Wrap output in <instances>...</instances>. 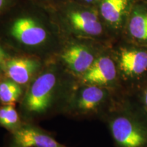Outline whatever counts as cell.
Returning a JSON list of instances; mask_svg holds the SVG:
<instances>
[{
  "label": "cell",
  "instance_id": "cell-1",
  "mask_svg": "<svg viewBox=\"0 0 147 147\" xmlns=\"http://www.w3.org/2000/svg\"><path fill=\"white\" fill-rule=\"evenodd\" d=\"M3 34L19 51L40 55L61 44V30L50 9L34 0H19L6 13Z\"/></svg>",
  "mask_w": 147,
  "mask_h": 147
},
{
  "label": "cell",
  "instance_id": "cell-2",
  "mask_svg": "<svg viewBox=\"0 0 147 147\" xmlns=\"http://www.w3.org/2000/svg\"><path fill=\"white\" fill-rule=\"evenodd\" d=\"M47 7L62 32L74 37H97L103 33L100 14L93 7L72 0H65Z\"/></svg>",
  "mask_w": 147,
  "mask_h": 147
},
{
  "label": "cell",
  "instance_id": "cell-3",
  "mask_svg": "<svg viewBox=\"0 0 147 147\" xmlns=\"http://www.w3.org/2000/svg\"><path fill=\"white\" fill-rule=\"evenodd\" d=\"M59 78L53 68L39 74L27 90L24 97L23 106L32 114L45 113L51 106L58 87Z\"/></svg>",
  "mask_w": 147,
  "mask_h": 147
},
{
  "label": "cell",
  "instance_id": "cell-4",
  "mask_svg": "<svg viewBox=\"0 0 147 147\" xmlns=\"http://www.w3.org/2000/svg\"><path fill=\"white\" fill-rule=\"evenodd\" d=\"M110 130L118 147H147V131L127 117L112 121Z\"/></svg>",
  "mask_w": 147,
  "mask_h": 147
},
{
  "label": "cell",
  "instance_id": "cell-5",
  "mask_svg": "<svg viewBox=\"0 0 147 147\" xmlns=\"http://www.w3.org/2000/svg\"><path fill=\"white\" fill-rule=\"evenodd\" d=\"M60 59L71 71L82 76L96 58L91 48L82 42L74 40L67 42L63 47L60 52Z\"/></svg>",
  "mask_w": 147,
  "mask_h": 147
},
{
  "label": "cell",
  "instance_id": "cell-6",
  "mask_svg": "<svg viewBox=\"0 0 147 147\" xmlns=\"http://www.w3.org/2000/svg\"><path fill=\"white\" fill-rule=\"evenodd\" d=\"M41 66V61L37 57H11L5 63L2 73L5 78L20 85H25L34 78Z\"/></svg>",
  "mask_w": 147,
  "mask_h": 147
},
{
  "label": "cell",
  "instance_id": "cell-7",
  "mask_svg": "<svg viewBox=\"0 0 147 147\" xmlns=\"http://www.w3.org/2000/svg\"><path fill=\"white\" fill-rule=\"evenodd\" d=\"M11 147H68L41 129L32 125L20 127L12 132Z\"/></svg>",
  "mask_w": 147,
  "mask_h": 147
},
{
  "label": "cell",
  "instance_id": "cell-8",
  "mask_svg": "<svg viewBox=\"0 0 147 147\" xmlns=\"http://www.w3.org/2000/svg\"><path fill=\"white\" fill-rule=\"evenodd\" d=\"M117 77V69L112 59L101 56L95 59L89 69L81 76L83 83L103 86L113 82Z\"/></svg>",
  "mask_w": 147,
  "mask_h": 147
},
{
  "label": "cell",
  "instance_id": "cell-9",
  "mask_svg": "<svg viewBox=\"0 0 147 147\" xmlns=\"http://www.w3.org/2000/svg\"><path fill=\"white\" fill-rule=\"evenodd\" d=\"M107 93L101 86L87 84L77 93L74 106L82 113L96 110L105 100Z\"/></svg>",
  "mask_w": 147,
  "mask_h": 147
},
{
  "label": "cell",
  "instance_id": "cell-10",
  "mask_svg": "<svg viewBox=\"0 0 147 147\" xmlns=\"http://www.w3.org/2000/svg\"><path fill=\"white\" fill-rule=\"evenodd\" d=\"M120 66L129 76L142 74L147 69V52L124 49L120 54Z\"/></svg>",
  "mask_w": 147,
  "mask_h": 147
},
{
  "label": "cell",
  "instance_id": "cell-11",
  "mask_svg": "<svg viewBox=\"0 0 147 147\" xmlns=\"http://www.w3.org/2000/svg\"><path fill=\"white\" fill-rule=\"evenodd\" d=\"M127 5L128 0H102L98 12L108 25L117 29L122 23Z\"/></svg>",
  "mask_w": 147,
  "mask_h": 147
},
{
  "label": "cell",
  "instance_id": "cell-12",
  "mask_svg": "<svg viewBox=\"0 0 147 147\" xmlns=\"http://www.w3.org/2000/svg\"><path fill=\"white\" fill-rule=\"evenodd\" d=\"M22 93L21 85L7 78L0 80V102L3 105H14Z\"/></svg>",
  "mask_w": 147,
  "mask_h": 147
},
{
  "label": "cell",
  "instance_id": "cell-13",
  "mask_svg": "<svg viewBox=\"0 0 147 147\" xmlns=\"http://www.w3.org/2000/svg\"><path fill=\"white\" fill-rule=\"evenodd\" d=\"M128 29L135 39L147 42V13L134 12L129 22Z\"/></svg>",
  "mask_w": 147,
  "mask_h": 147
},
{
  "label": "cell",
  "instance_id": "cell-14",
  "mask_svg": "<svg viewBox=\"0 0 147 147\" xmlns=\"http://www.w3.org/2000/svg\"><path fill=\"white\" fill-rule=\"evenodd\" d=\"M19 115L13 104L0 107V126L14 132L20 127Z\"/></svg>",
  "mask_w": 147,
  "mask_h": 147
},
{
  "label": "cell",
  "instance_id": "cell-15",
  "mask_svg": "<svg viewBox=\"0 0 147 147\" xmlns=\"http://www.w3.org/2000/svg\"><path fill=\"white\" fill-rule=\"evenodd\" d=\"M19 0H0V16L6 13Z\"/></svg>",
  "mask_w": 147,
  "mask_h": 147
},
{
  "label": "cell",
  "instance_id": "cell-16",
  "mask_svg": "<svg viewBox=\"0 0 147 147\" xmlns=\"http://www.w3.org/2000/svg\"><path fill=\"white\" fill-rule=\"evenodd\" d=\"M12 56L8 53V51L3 47V45L0 44V73L2 72L5 63Z\"/></svg>",
  "mask_w": 147,
  "mask_h": 147
},
{
  "label": "cell",
  "instance_id": "cell-17",
  "mask_svg": "<svg viewBox=\"0 0 147 147\" xmlns=\"http://www.w3.org/2000/svg\"><path fill=\"white\" fill-rule=\"evenodd\" d=\"M34 1L40 3V4L46 5V6H52V5L62 2L65 0H34Z\"/></svg>",
  "mask_w": 147,
  "mask_h": 147
},
{
  "label": "cell",
  "instance_id": "cell-18",
  "mask_svg": "<svg viewBox=\"0 0 147 147\" xmlns=\"http://www.w3.org/2000/svg\"><path fill=\"white\" fill-rule=\"evenodd\" d=\"M74 1H76V2L80 3V4L87 5V6L93 7V5L95 4L100 2L102 0H72Z\"/></svg>",
  "mask_w": 147,
  "mask_h": 147
},
{
  "label": "cell",
  "instance_id": "cell-19",
  "mask_svg": "<svg viewBox=\"0 0 147 147\" xmlns=\"http://www.w3.org/2000/svg\"><path fill=\"white\" fill-rule=\"evenodd\" d=\"M144 102H145V104H146V106H147V89L146 91H145V93H144Z\"/></svg>",
  "mask_w": 147,
  "mask_h": 147
},
{
  "label": "cell",
  "instance_id": "cell-20",
  "mask_svg": "<svg viewBox=\"0 0 147 147\" xmlns=\"http://www.w3.org/2000/svg\"><path fill=\"white\" fill-rule=\"evenodd\" d=\"M1 79V73H0V80Z\"/></svg>",
  "mask_w": 147,
  "mask_h": 147
}]
</instances>
